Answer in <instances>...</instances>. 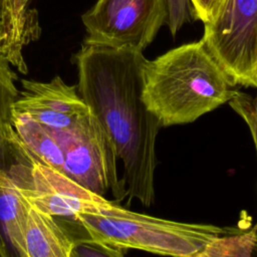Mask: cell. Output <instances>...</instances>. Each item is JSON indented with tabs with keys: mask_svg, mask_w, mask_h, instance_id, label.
<instances>
[{
	"mask_svg": "<svg viewBox=\"0 0 257 257\" xmlns=\"http://www.w3.org/2000/svg\"><path fill=\"white\" fill-rule=\"evenodd\" d=\"M142 51L82 45L73 55L77 91L104 130L122 164L128 202L155 200L157 117L143 100Z\"/></svg>",
	"mask_w": 257,
	"mask_h": 257,
	"instance_id": "6da1fadb",
	"label": "cell"
},
{
	"mask_svg": "<svg viewBox=\"0 0 257 257\" xmlns=\"http://www.w3.org/2000/svg\"><path fill=\"white\" fill-rule=\"evenodd\" d=\"M237 90L201 39L144 63L143 100L161 126L193 122Z\"/></svg>",
	"mask_w": 257,
	"mask_h": 257,
	"instance_id": "7a4b0ae2",
	"label": "cell"
},
{
	"mask_svg": "<svg viewBox=\"0 0 257 257\" xmlns=\"http://www.w3.org/2000/svg\"><path fill=\"white\" fill-rule=\"evenodd\" d=\"M75 220L88 240L121 250L139 249L170 257H193L226 228L162 219L108 202Z\"/></svg>",
	"mask_w": 257,
	"mask_h": 257,
	"instance_id": "3957f363",
	"label": "cell"
},
{
	"mask_svg": "<svg viewBox=\"0 0 257 257\" xmlns=\"http://www.w3.org/2000/svg\"><path fill=\"white\" fill-rule=\"evenodd\" d=\"M4 162L28 203L50 216L74 219L109 202L33 158L15 133L5 150Z\"/></svg>",
	"mask_w": 257,
	"mask_h": 257,
	"instance_id": "277c9868",
	"label": "cell"
},
{
	"mask_svg": "<svg viewBox=\"0 0 257 257\" xmlns=\"http://www.w3.org/2000/svg\"><path fill=\"white\" fill-rule=\"evenodd\" d=\"M201 40L236 86L257 88V0H224Z\"/></svg>",
	"mask_w": 257,
	"mask_h": 257,
	"instance_id": "5b68a950",
	"label": "cell"
},
{
	"mask_svg": "<svg viewBox=\"0 0 257 257\" xmlns=\"http://www.w3.org/2000/svg\"><path fill=\"white\" fill-rule=\"evenodd\" d=\"M166 0H96L81 15L82 45L144 51L167 22Z\"/></svg>",
	"mask_w": 257,
	"mask_h": 257,
	"instance_id": "8992f818",
	"label": "cell"
},
{
	"mask_svg": "<svg viewBox=\"0 0 257 257\" xmlns=\"http://www.w3.org/2000/svg\"><path fill=\"white\" fill-rule=\"evenodd\" d=\"M53 133L63 150V174L103 197L108 191L117 200L127 195L113 149L91 110L72 126Z\"/></svg>",
	"mask_w": 257,
	"mask_h": 257,
	"instance_id": "52a82bcc",
	"label": "cell"
},
{
	"mask_svg": "<svg viewBox=\"0 0 257 257\" xmlns=\"http://www.w3.org/2000/svg\"><path fill=\"white\" fill-rule=\"evenodd\" d=\"M12 111L24 113L52 131L66 130L90 112L76 85L60 76L49 81L22 79Z\"/></svg>",
	"mask_w": 257,
	"mask_h": 257,
	"instance_id": "ba28073f",
	"label": "cell"
},
{
	"mask_svg": "<svg viewBox=\"0 0 257 257\" xmlns=\"http://www.w3.org/2000/svg\"><path fill=\"white\" fill-rule=\"evenodd\" d=\"M75 242L56 217L30 205L24 231V257H71Z\"/></svg>",
	"mask_w": 257,
	"mask_h": 257,
	"instance_id": "9c48e42d",
	"label": "cell"
},
{
	"mask_svg": "<svg viewBox=\"0 0 257 257\" xmlns=\"http://www.w3.org/2000/svg\"><path fill=\"white\" fill-rule=\"evenodd\" d=\"M29 207L6 167L3 154L0 158V229L18 257H24V231Z\"/></svg>",
	"mask_w": 257,
	"mask_h": 257,
	"instance_id": "30bf717a",
	"label": "cell"
},
{
	"mask_svg": "<svg viewBox=\"0 0 257 257\" xmlns=\"http://www.w3.org/2000/svg\"><path fill=\"white\" fill-rule=\"evenodd\" d=\"M11 120L24 149L42 164L63 173V150L53 131L24 113L12 111Z\"/></svg>",
	"mask_w": 257,
	"mask_h": 257,
	"instance_id": "8fae6325",
	"label": "cell"
},
{
	"mask_svg": "<svg viewBox=\"0 0 257 257\" xmlns=\"http://www.w3.org/2000/svg\"><path fill=\"white\" fill-rule=\"evenodd\" d=\"M17 74L9 60L0 53V158L14 133L12 126V107L18 97Z\"/></svg>",
	"mask_w": 257,
	"mask_h": 257,
	"instance_id": "7c38bea8",
	"label": "cell"
},
{
	"mask_svg": "<svg viewBox=\"0 0 257 257\" xmlns=\"http://www.w3.org/2000/svg\"><path fill=\"white\" fill-rule=\"evenodd\" d=\"M256 242L257 223L242 233L214 238L193 257H253Z\"/></svg>",
	"mask_w": 257,
	"mask_h": 257,
	"instance_id": "4fadbf2b",
	"label": "cell"
},
{
	"mask_svg": "<svg viewBox=\"0 0 257 257\" xmlns=\"http://www.w3.org/2000/svg\"><path fill=\"white\" fill-rule=\"evenodd\" d=\"M228 103L247 123L257 154V93L252 96L238 89Z\"/></svg>",
	"mask_w": 257,
	"mask_h": 257,
	"instance_id": "5bb4252c",
	"label": "cell"
},
{
	"mask_svg": "<svg viewBox=\"0 0 257 257\" xmlns=\"http://www.w3.org/2000/svg\"><path fill=\"white\" fill-rule=\"evenodd\" d=\"M168 8V17L166 24L173 36L184 26L190 22L192 17L190 0H166Z\"/></svg>",
	"mask_w": 257,
	"mask_h": 257,
	"instance_id": "9a60e30c",
	"label": "cell"
},
{
	"mask_svg": "<svg viewBox=\"0 0 257 257\" xmlns=\"http://www.w3.org/2000/svg\"><path fill=\"white\" fill-rule=\"evenodd\" d=\"M71 257H125L121 249L99 244L88 239L75 242Z\"/></svg>",
	"mask_w": 257,
	"mask_h": 257,
	"instance_id": "2e32d148",
	"label": "cell"
},
{
	"mask_svg": "<svg viewBox=\"0 0 257 257\" xmlns=\"http://www.w3.org/2000/svg\"><path fill=\"white\" fill-rule=\"evenodd\" d=\"M224 0H190L192 17L208 23L216 14Z\"/></svg>",
	"mask_w": 257,
	"mask_h": 257,
	"instance_id": "e0dca14e",
	"label": "cell"
},
{
	"mask_svg": "<svg viewBox=\"0 0 257 257\" xmlns=\"http://www.w3.org/2000/svg\"><path fill=\"white\" fill-rule=\"evenodd\" d=\"M32 0H3L2 7L3 10L10 14L21 13L25 11Z\"/></svg>",
	"mask_w": 257,
	"mask_h": 257,
	"instance_id": "ac0fdd59",
	"label": "cell"
},
{
	"mask_svg": "<svg viewBox=\"0 0 257 257\" xmlns=\"http://www.w3.org/2000/svg\"><path fill=\"white\" fill-rule=\"evenodd\" d=\"M0 257H12L11 253L8 250L6 242L1 234H0Z\"/></svg>",
	"mask_w": 257,
	"mask_h": 257,
	"instance_id": "d6986e66",
	"label": "cell"
},
{
	"mask_svg": "<svg viewBox=\"0 0 257 257\" xmlns=\"http://www.w3.org/2000/svg\"><path fill=\"white\" fill-rule=\"evenodd\" d=\"M253 257H257V242H256V245H255V249H254Z\"/></svg>",
	"mask_w": 257,
	"mask_h": 257,
	"instance_id": "ffe728a7",
	"label": "cell"
},
{
	"mask_svg": "<svg viewBox=\"0 0 257 257\" xmlns=\"http://www.w3.org/2000/svg\"><path fill=\"white\" fill-rule=\"evenodd\" d=\"M1 4H2V0H0V8H1Z\"/></svg>",
	"mask_w": 257,
	"mask_h": 257,
	"instance_id": "44dd1931",
	"label": "cell"
}]
</instances>
